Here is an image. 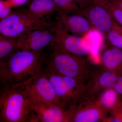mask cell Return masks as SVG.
<instances>
[{
    "label": "cell",
    "instance_id": "9a60e30c",
    "mask_svg": "<svg viewBox=\"0 0 122 122\" xmlns=\"http://www.w3.org/2000/svg\"><path fill=\"white\" fill-rule=\"evenodd\" d=\"M58 11V15H68L80 14L82 9L76 0H53Z\"/></svg>",
    "mask_w": 122,
    "mask_h": 122
},
{
    "label": "cell",
    "instance_id": "ac0fdd59",
    "mask_svg": "<svg viewBox=\"0 0 122 122\" xmlns=\"http://www.w3.org/2000/svg\"><path fill=\"white\" fill-rule=\"evenodd\" d=\"M117 98V93L114 89H108L103 92L100 99L101 105L107 108L114 106Z\"/></svg>",
    "mask_w": 122,
    "mask_h": 122
},
{
    "label": "cell",
    "instance_id": "d6986e66",
    "mask_svg": "<svg viewBox=\"0 0 122 122\" xmlns=\"http://www.w3.org/2000/svg\"><path fill=\"white\" fill-rule=\"evenodd\" d=\"M117 78V76L114 72L106 71L100 76L99 83L102 87L110 88L114 86Z\"/></svg>",
    "mask_w": 122,
    "mask_h": 122
},
{
    "label": "cell",
    "instance_id": "7c38bea8",
    "mask_svg": "<svg viewBox=\"0 0 122 122\" xmlns=\"http://www.w3.org/2000/svg\"><path fill=\"white\" fill-rule=\"evenodd\" d=\"M26 8L34 16L45 20L49 21L50 18L58 13L53 0H30Z\"/></svg>",
    "mask_w": 122,
    "mask_h": 122
},
{
    "label": "cell",
    "instance_id": "2e32d148",
    "mask_svg": "<svg viewBox=\"0 0 122 122\" xmlns=\"http://www.w3.org/2000/svg\"><path fill=\"white\" fill-rule=\"evenodd\" d=\"M101 116L98 109L92 107L79 112L74 115L72 120L75 122H96L100 120Z\"/></svg>",
    "mask_w": 122,
    "mask_h": 122
},
{
    "label": "cell",
    "instance_id": "5bb4252c",
    "mask_svg": "<svg viewBox=\"0 0 122 122\" xmlns=\"http://www.w3.org/2000/svg\"><path fill=\"white\" fill-rule=\"evenodd\" d=\"M17 50L16 38L8 37L0 34V63L5 61Z\"/></svg>",
    "mask_w": 122,
    "mask_h": 122
},
{
    "label": "cell",
    "instance_id": "9c48e42d",
    "mask_svg": "<svg viewBox=\"0 0 122 122\" xmlns=\"http://www.w3.org/2000/svg\"><path fill=\"white\" fill-rule=\"evenodd\" d=\"M46 76L52 87L58 104L62 108L68 105L77 86L76 79L43 68Z\"/></svg>",
    "mask_w": 122,
    "mask_h": 122
},
{
    "label": "cell",
    "instance_id": "d4e9b609",
    "mask_svg": "<svg viewBox=\"0 0 122 122\" xmlns=\"http://www.w3.org/2000/svg\"><path fill=\"white\" fill-rule=\"evenodd\" d=\"M116 6L122 9V0H107Z\"/></svg>",
    "mask_w": 122,
    "mask_h": 122
},
{
    "label": "cell",
    "instance_id": "e0dca14e",
    "mask_svg": "<svg viewBox=\"0 0 122 122\" xmlns=\"http://www.w3.org/2000/svg\"><path fill=\"white\" fill-rule=\"evenodd\" d=\"M94 4H98L106 8L114 20L122 26V9L112 4L107 0H100Z\"/></svg>",
    "mask_w": 122,
    "mask_h": 122
},
{
    "label": "cell",
    "instance_id": "ffe728a7",
    "mask_svg": "<svg viewBox=\"0 0 122 122\" xmlns=\"http://www.w3.org/2000/svg\"><path fill=\"white\" fill-rule=\"evenodd\" d=\"M107 41L114 47L122 49V32L113 30L105 34Z\"/></svg>",
    "mask_w": 122,
    "mask_h": 122
},
{
    "label": "cell",
    "instance_id": "7402d4cb",
    "mask_svg": "<svg viewBox=\"0 0 122 122\" xmlns=\"http://www.w3.org/2000/svg\"><path fill=\"white\" fill-rule=\"evenodd\" d=\"M30 0H7L5 1L8 6L10 8L20 6L27 3Z\"/></svg>",
    "mask_w": 122,
    "mask_h": 122
},
{
    "label": "cell",
    "instance_id": "cb8c5ba5",
    "mask_svg": "<svg viewBox=\"0 0 122 122\" xmlns=\"http://www.w3.org/2000/svg\"><path fill=\"white\" fill-rule=\"evenodd\" d=\"M76 1L82 10L92 5L93 3L94 0H76Z\"/></svg>",
    "mask_w": 122,
    "mask_h": 122
},
{
    "label": "cell",
    "instance_id": "7a4b0ae2",
    "mask_svg": "<svg viewBox=\"0 0 122 122\" xmlns=\"http://www.w3.org/2000/svg\"><path fill=\"white\" fill-rule=\"evenodd\" d=\"M0 122H28L30 104L23 92L15 86L2 87Z\"/></svg>",
    "mask_w": 122,
    "mask_h": 122
},
{
    "label": "cell",
    "instance_id": "8fae6325",
    "mask_svg": "<svg viewBox=\"0 0 122 122\" xmlns=\"http://www.w3.org/2000/svg\"><path fill=\"white\" fill-rule=\"evenodd\" d=\"M57 20L68 32L79 36L85 37L95 29L88 19L80 14L58 15Z\"/></svg>",
    "mask_w": 122,
    "mask_h": 122
},
{
    "label": "cell",
    "instance_id": "3957f363",
    "mask_svg": "<svg viewBox=\"0 0 122 122\" xmlns=\"http://www.w3.org/2000/svg\"><path fill=\"white\" fill-rule=\"evenodd\" d=\"M54 23L40 20L32 15L26 8H18L0 19V34L17 38L24 33L36 29L52 27Z\"/></svg>",
    "mask_w": 122,
    "mask_h": 122
},
{
    "label": "cell",
    "instance_id": "277c9868",
    "mask_svg": "<svg viewBox=\"0 0 122 122\" xmlns=\"http://www.w3.org/2000/svg\"><path fill=\"white\" fill-rule=\"evenodd\" d=\"M14 86L19 87L22 91L30 104L41 106L54 103L59 106L43 69L36 76Z\"/></svg>",
    "mask_w": 122,
    "mask_h": 122
},
{
    "label": "cell",
    "instance_id": "44dd1931",
    "mask_svg": "<svg viewBox=\"0 0 122 122\" xmlns=\"http://www.w3.org/2000/svg\"><path fill=\"white\" fill-rule=\"evenodd\" d=\"M12 11L11 8L8 6L5 1L0 0V19L7 16Z\"/></svg>",
    "mask_w": 122,
    "mask_h": 122
},
{
    "label": "cell",
    "instance_id": "30bf717a",
    "mask_svg": "<svg viewBox=\"0 0 122 122\" xmlns=\"http://www.w3.org/2000/svg\"><path fill=\"white\" fill-rule=\"evenodd\" d=\"M30 104L29 122H62L69 121L68 112L56 104L36 106Z\"/></svg>",
    "mask_w": 122,
    "mask_h": 122
},
{
    "label": "cell",
    "instance_id": "ba28073f",
    "mask_svg": "<svg viewBox=\"0 0 122 122\" xmlns=\"http://www.w3.org/2000/svg\"><path fill=\"white\" fill-rule=\"evenodd\" d=\"M81 14L90 21L95 29L105 35L113 30L122 32V26L114 20L108 10L101 5L93 3L82 10Z\"/></svg>",
    "mask_w": 122,
    "mask_h": 122
},
{
    "label": "cell",
    "instance_id": "603a6c76",
    "mask_svg": "<svg viewBox=\"0 0 122 122\" xmlns=\"http://www.w3.org/2000/svg\"><path fill=\"white\" fill-rule=\"evenodd\" d=\"M113 86L117 93L122 94V76L117 78Z\"/></svg>",
    "mask_w": 122,
    "mask_h": 122
},
{
    "label": "cell",
    "instance_id": "52a82bcc",
    "mask_svg": "<svg viewBox=\"0 0 122 122\" xmlns=\"http://www.w3.org/2000/svg\"><path fill=\"white\" fill-rule=\"evenodd\" d=\"M55 25L50 28L32 30L17 38L18 50L43 52L53 44L55 37Z\"/></svg>",
    "mask_w": 122,
    "mask_h": 122
},
{
    "label": "cell",
    "instance_id": "6da1fadb",
    "mask_svg": "<svg viewBox=\"0 0 122 122\" xmlns=\"http://www.w3.org/2000/svg\"><path fill=\"white\" fill-rule=\"evenodd\" d=\"M46 56L43 52L16 51L0 63L2 87L16 86L39 74Z\"/></svg>",
    "mask_w": 122,
    "mask_h": 122
},
{
    "label": "cell",
    "instance_id": "5b68a950",
    "mask_svg": "<svg viewBox=\"0 0 122 122\" xmlns=\"http://www.w3.org/2000/svg\"><path fill=\"white\" fill-rule=\"evenodd\" d=\"M51 49L49 55H46L44 63V68L49 70L76 79L81 75L82 69L87 66L84 59L64 51Z\"/></svg>",
    "mask_w": 122,
    "mask_h": 122
},
{
    "label": "cell",
    "instance_id": "484cf974",
    "mask_svg": "<svg viewBox=\"0 0 122 122\" xmlns=\"http://www.w3.org/2000/svg\"><path fill=\"white\" fill-rule=\"evenodd\" d=\"M2 87H0V112L1 109V104H2Z\"/></svg>",
    "mask_w": 122,
    "mask_h": 122
},
{
    "label": "cell",
    "instance_id": "4316f807",
    "mask_svg": "<svg viewBox=\"0 0 122 122\" xmlns=\"http://www.w3.org/2000/svg\"><path fill=\"white\" fill-rule=\"evenodd\" d=\"M2 87V81H1V66L0 63V87Z\"/></svg>",
    "mask_w": 122,
    "mask_h": 122
},
{
    "label": "cell",
    "instance_id": "83f0119b",
    "mask_svg": "<svg viewBox=\"0 0 122 122\" xmlns=\"http://www.w3.org/2000/svg\"><path fill=\"white\" fill-rule=\"evenodd\" d=\"M100 0H94L93 3H96V2H98Z\"/></svg>",
    "mask_w": 122,
    "mask_h": 122
},
{
    "label": "cell",
    "instance_id": "8992f818",
    "mask_svg": "<svg viewBox=\"0 0 122 122\" xmlns=\"http://www.w3.org/2000/svg\"><path fill=\"white\" fill-rule=\"evenodd\" d=\"M55 37L51 49L61 51L77 56L90 54L92 48L90 42L84 37L73 35L63 28L57 20L55 25Z\"/></svg>",
    "mask_w": 122,
    "mask_h": 122
},
{
    "label": "cell",
    "instance_id": "4fadbf2b",
    "mask_svg": "<svg viewBox=\"0 0 122 122\" xmlns=\"http://www.w3.org/2000/svg\"><path fill=\"white\" fill-rule=\"evenodd\" d=\"M102 60L107 69L117 68L122 63V49L113 47L106 50L103 53Z\"/></svg>",
    "mask_w": 122,
    "mask_h": 122
}]
</instances>
